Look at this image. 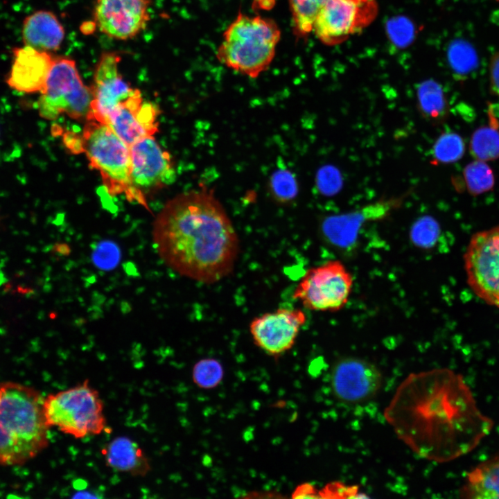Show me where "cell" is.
Instances as JSON below:
<instances>
[{"label": "cell", "instance_id": "26", "mask_svg": "<svg viewBox=\"0 0 499 499\" xmlns=\"http://www.w3.org/2000/svg\"><path fill=\"white\" fill-rule=\"evenodd\" d=\"M466 187L472 194H481L491 190L494 184L491 169L485 161L476 160L468 164L464 170Z\"/></svg>", "mask_w": 499, "mask_h": 499}, {"label": "cell", "instance_id": "20", "mask_svg": "<svg viewBox=\"0 0 499 499\" xmlns=\"http://www.w3.org/2000/svg\"><path fill=\"white\" fill-rule=\"evenodd\" d=\"M102 454L106 465L116 471L143 477L151 469L144 450L128 437L113 439L103 448Z\"/></svg>", "mask_w": 499, "mask_h": 499}, {"label": "cell", "instance_id": "23", "mask_svg": "<svg viewBox=\"0 0 499 499\" xmlns=\"http://www.w3.org/2000/svg\"><path fill=\"white\" fill-rule=\"evenodd\" d=\"M293 32L303 39L313 33L316 17L326 0H288Z\"/></svg>", "mask_w": 499, "mask_h": 499}, {"label": "cell", "instance_id": "3", "mask_svg": "<svg viewBox=\"0 0 499 499\" xmlns=\"http://www.w3.org/2000/svg\"><path fill=\"white\" fill-rule=\"evenodd\" d=\"M44 400L33 387L0 383V465L23 464L48 446Z\"/></svg>", "mask_w": 499, "mask_h": 499}, {"label": "cell", "instance_id": "6", "mask_svg": "<svg viewBox=\"0 0 499 499\" xmlns=\"http://www.w3.org/2000/svg\"><path fill=\"white\" fill-rule=\"evenodd\" d=\"M44 410L50 428L76 439L98 435L106 430L104 403L89 379L44 397Z\"/></svg>", "mask_w": 499, "mask_h": 499}, {"label": "cell", "instance_id": "27", "mask_svg": "<svg viewBox=\"0 0 499 499\" xmlns=\"http://www.w3.org/2000/svg\"><path fill=\"white\" fill-rule=\"evenodd\" d=\"M223 368L215 359L206 358L198 361L193 367V382L202 389H211L218 386L223 378Z\"/></svg>", "mask_w": 499, "mask_h": 499}, {"label": "cell", "instance_id": "21", "mask_svg": "<svg viewBox=\"0 0 499 499\" xmlns=\"http://www.w3.org/2000/svg\"><path fill=\"white\" fill-rule=\"evenodd\" d=\"M460 496L472 499H499V455L481 462L468 473Z\"/></svg>", "mask_w": 499, "mask_h": 499}, {"label": "cell", "instance_id": "9", "mask_svg": "<svg viewBox=\"0 0 499 499\" xmlns=\"http://www.w3.org/2000/svg\"><path fill=\"white\" fill-rule=\"evenodd\" d=\"M464 263L472 291L488 305L499 308V225L471 236Z\"/></svg>", "mask_w": 499, "mask_h": 499}, {"label": "cell", "instance_id": "1", "mask_svg": "<svg viewBox=\"0 0 499 499\" xmlns=\"http://www.w3.org/2000/svg\"><path fill=\"white\" fill-rule=\"evenodd\" d=\"M471 396L448 369L408 376L384 410L397 437L420 457L450 461L471 448Z\"/></svg>", "mask_w": 499, "mask_h": 499}, {"label": "cell", "instance_id": "30", "mask_svg": "<svg viewBox=\"0 0 499 499\" xmlns=\"http://www.w3.org/2000/svg\"><path fill=\"white\" fill-rule=\"evenodd\" d=\"M271 188L276 199L282 202L293 199L297 192L295 177L286 170L277 171L272 175Z\"/></svg>", "mask_w": 499, "mask_h": 499}, {"label": "cell", "instance_id": "22", "mask_svg": "<svg viewBox=\"0 0 499 499\" xmlns=\"http://www.w3.org/2000/svg\"><path fill=\"white\" fill-rule=\"evenodd\" d=\"M417 109L421 116L432 125H439L446 119L449 105L441 87L429 80L419 85L417 92Z\"/></svg>", "mask_w": 499, "mask_h": 499}, {"label": "cell", "instance_id": "33", "mask_svg": "<svg viewBox=\"0 0 499 499\" xmlns=\"http://www.w3.org/2000/svg\"><path fill=\"white\" fill-rule=\"evenodd\" d=\"M489 71L490 89L492 94L499 96V51L491 56Z\"/></svg>", "mask_w": 499, "mask_h": 499}, {"label": "cell", "instance_id": "16", "mask_svg": "<svg viewBox=\"0 0 499 499\" xmlns=\"http://www.w3.org/2000/svg\"><path fill=\"white\" fill-rule=\"evenodd\" d=\"M383 384L380 370L372 363L357 358L338 360L331 373L335 396L349 403L367 401L379 392Z\"/></svg>", "mask_w": 499, "mask_h": 499}, {"label": "cell", "instance_id": "32", "mask_svg": "<svg viewBox=\"0 0 499 499\" xmlns=\"http://www.w3.org/2000/svg\"><path fill=\"white\" fill-rule=\"evenodd\" d=\"M357 486H346L342 482H331L319 492V498H358Z\"/></svg>", "mask_w": 499, "mask_h": 499}, {"label": "cell", "instance_id": "29", "mask_svg": "<svg viewBox=\"0 0 499 499\" xmlns=\"http://www.w3.org/2000/svg\"><path fill=\"white\" fill-rule=\"evenodd\" d=\"M121 253L119 247L110 240H103L94 245L91 253V259L98 268L103 270L114 269L121 260Z\"/></svg>", "mask_w": 499, "mask_h": 499}, {"label": "cell", "instance_id": "10", "mask_svg": "<svg viewBox=\"0 0 499 499\" xmlns=\"http://www.w3.org/2000/svg\"><path fill=\"white\" fill-rule=\"evenodd\" d=\"M378 12L377 0H326L313 32L322 44L336 46L368 27Z\"/></svg>", "mask_w": 499, "mask_h": 499}, {"label": "cell", "instance_id": "8", "mask_svg": "<svg viewBox=\"0 0 499 499\" xmlns=\"http://www.w3.org/2000/svg\"><path fill=\"white\" fill-rule=\"evenodd\" d=\"M353 286V277L345 265L338 260H331L308 270L293 297L309 310L336 312L348 303Z\"/></svg>", "mask_w": 499, "mask_h": 499}, {"label": "cell", "instance_id": "36", "mask_svg": "<svg viewBox=\"0 0 499 499\" xmlns=\"http://www.w3.org/2000/svg\"><path fill=\"white\" fill-rule=\"evenodd\" d=\"M494 1L499 2V0H494Z\"/></svg>", "mask_w": 499, "mask_h": 499}, {"label": "cell", "instance_id": "5", "mask_svg": "<svg viewBox=\"0 0 499 499\" xmlns=\"http://www.w3.org/2000/svg\"><path fill=\"white\" fill-rule=\"evenodd\" d=\"M82 133L83 152L89 166L100 173L107 193L124 194L148 209L144 195L132 184L129 146L108 125L94 119L87 120Z\"/></svg>", "mask_w": 499, "mask_h": 499}, {"label": "cell", "instance_id": "2", "mask_svg": "<svg viewBox=\"0 0 499 499\" xmlns=\"http://www.w3.org/2000/svg\"><path fill=\"white\" fill-rule=\"evenodd\" d=\"M152 236L155 249L167 266L203 283L229 275L238 255L234 225L207 187L168 200L154 220Z\"/></svg>", "mask_w": 499, "mask_h": 499}, {"label": "cell", "instance_id": "15", "mask_svg": "<svg viewBox=\"0 0 499 499\" xmlns=\"http://www.w3.org/2000/svg\"><path fill=\"white\" fill-rule=\"evenodd\" d=\"M306 315L299 309L281 308L252 319L250 331L254 344L272 356H280L295 343Z\"/></svg>", "mask_w": 499, "mask_h": 499}, {"label": "cell", "instance_id": "31", "mask_svg": "<svg viewBox=\"0 0 499 499\" xmlns=\"http://www.w3.org/2000/svg\"><path fill=\"white\" fill-rule=\"evenodd\" d=\"M317 184L323 194L333 195L341 190L343 178L340 171L336 167L325 166L318 171Z\"/></svg>", "mask_w": 499, "mask_h": 499}, {"label": "cell", "instance_id": "13", "mask_svg": "<svg viewBox=\"0 0 499 499\" xmlns=\"http://www.w3.org/2000/svg\"><path fill=\"white\" fill-rule=\"evenodd\" d=\"M150 0H95L94 21L103 34L117 40L134 38L150 20Z\"/></svg>", "mask_w": 499, "mask_h": 499}, {"label": "cell", "instance_id": "12", "mask_svg": "<svg viewBox=\"0 0 499 499\" xmlns=\"http://www.w3.org/2000/svg\"><path fill=\"white\" fill-rule=\"evenodd\" d=\"M129 148L132 184L143 195L175 181L177 175L171 156L153 136L139 139Z\"/></svg>", "mask_w": 499, "mask_h": 499}, {"label": "cell", "instance_id": "14", "mask_svg": "<svg viewBox=\"0 0 499 499\" xmlns=\"http://www.w3.org/2000/svg\"><path fill=\"white\" fill-rule=\"evenodd\" d=\"M121 56L114 51L103 53L96 65L91 87L92 100L87 119L106 124L110 114L138 89L132 88L122 77L119 65Z\"/></svg>", "mask_w": 499, "mask_h": 499}, {"label": "cell", "instance_id": "17", "mask_svg": "<svg viewBox=\"0 0 499 499\" xmlns=\"http://www.w3.org/2000/svg\"><path fill=\"white\" fill-rule=\"evenodd\" d=\"M159 110L154 104L144 102L137 89L110 114L106 124L129 147L139 139L153 136L158 130Z\"/></svg>", "mask_w": 499, "mask_h": 499}, {"label": "cell", "instance_id": "28", "mask_svg": "<svg viewBox=\"0 0 499 499\" xmlns=\"http://www.w3.org/2000/svg\"><path fill=\"white\" fill-rule=\"evenodd\" d=\"M440 234L437 221L430 216L419 218L412 225L410 238L413 243L422 248H430L435 244Z\"/></svg>", "mask_w": 499, "mask_h": 499}, {"label": "cell", "instance_id": "24", "mask_svg": "<svg viewBox=\"0 0 499 499\" xmlns=\"http://www.w3.org/2000/svg\"><path fill=\"white\" fill-rule=\"evenodd\" d=\"M471 151L477 160L491 161L499 157V131L493 125L478 128L473 134Z\"/></svg>", "mask_w": 499, "mask_h": 499}, {"label": "cell", "instance_id": "4", "mask_svg": "<svg viewBox=\"0 0 499 499\" xmlns=\"http://www.w3.org/2000/svg\"><path fill=\"white\" fill-rule=\"evenodd\" d=\"M281 34L273 19L240 12L224 31L216 58L227 68L256 78L272 62Z\"/></svg>", "mask_w": 499, "mask_h": 499}, {"label": "cell", "instance_id": "19", "mask_svg": "<svg viewBox=\"0 0 499 499\" xmlns=\"http://www.w3.org/2000/svg\"><path fill=\"white\" fill-rule=\"evenodd\" d=\"M21 36L25 46L51 53L60 48L65 30L53 12L40 10L24 19Z\"/></svg>", "mask_w": 499, "mask_h": 499}, {"label": "cell", "instance_id": "11", "mask_svg": "<svg viewBox=\"0 0 499 499\" xmlns=\"http://www.w3.org/2000/svg\"><path fill=\"white\" fill-rule=\"evenodd\" d=\"M410 193V192H408ZM400 197L383 198L353 211L324 218L320 224L323 238L340 250L353 249L365 224L383 220L403 204L407 194Z\"/></svg>", "mask_w": 499, "mask_h": 499}, {"label": "cell", "instance_id": "7", "mask_svg": "<svg viewBox=\"0 0 499 499\" xmlns=\"http://www.w3.org/2000/svg\"><path fill=\"white\" fill-rule=\"evenodd\" d=\"M37 107L40 116L54 120L66 114L71 119H87L91 110V87L82 82L72 58L55 57Z\"/></svg>", "mask_w": 499, "mask_h": 499}, {"label": "cell", "instance_id": "25", "mask_svg": "<svg viewBox=\"0 0 499 499\" xmlns=\"http://www.w3.org/2000/svg\"><path fill=\"white\" fill-rule=\"evenodd\" d=\"M464 151V142L460 135L453 132H443L432 146V163L455 162L462 157Z\"/></svg>", "mask_w": 499, "mask_h": 499}, {"label": "cell", "instance_id": "35", "mask_svg": "<svg viewBox=\"0 0 499 499\" xmlns=\"http://www.w3.org/2000/svg\"><path fill=\"white\" fill-rule=\"evenodd\" d=\"M294 498H319V492L310 483H304L298 486L292 493Z\"/></svg>", "mask_w": 499, "mask_h": 499}, {"label": "cell", "instance_id": "18", "mask_svg": "<svg viewBox=\"0 0 499 499\" xmlns=\"http://www.w3.org/2000/svg\"><path fill=\"white\" fill-rule=\"evenodd\" d=\"M55 57L46 51L28 46L12 49V63L6 78L7 85L19 92L41 93Z\"/></svg>", "mask_w": 499, "mask_h": 499}, {"label": "cell", "instance_id": "34", "mask_svg": "<svg viewBox=\"0 0 499 499\" xmlns=\"http://www.w3.org/2000/svg\"><path fill=\"white\" fill-rule=\"evenodd\" d=\"M63 142L68 150L73 154L83 152L82 138L73 132H66L63 135Z\"/></svg>", "mask_w": 499, "mask_h": 499}]
</instances>
